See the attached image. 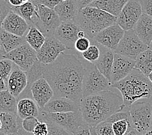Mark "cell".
Returning a JSON list of instances; mask_svg holds the SVG:
<instances>
[{"mask_svg":"<svg viewBox=\"0 0 152 135\" xmlns=\"http://www.w3.org/2000/svg\"><path fill=\"white\" fill-rule=\"evenodd\" d=\"M14 64L12 60L7 58L0 59V77L7 81Z\"/></svg>","mask_w":152,"mask_h":135,"instance_id":"836d02e7","label":"cell"},{"mask_svg":"<svg viewBox=\"0 0 152 135\" xmlns=\"http://www.w3.org/2000/svg\"><path fill=\"white\" fill-rule=\"evenodd\" d=\"M7 1H9L10 5L14 7L20 6L21 5H22L23 3H24L22 0H7Z\"/></svg>","mask_w":152,"mask_h":135,"instance_id":"f6af8a7d","label":"cell"},{"mask_svg":"<svg viewBox=\"0 0 152 135\" xmlns=\"http://www.w3.org/2000/svg\"><path fill=\"white\" fill-rule=\"evenodd\" d=\"M6 53H7L5 52V50L3 48V47L1 46V44H0V59H3Z\"/></svg>","mask_w":152,"mask_h":135,"instance_id":"bcb514c9","label":"cell"},{"mask_svg":"<svg viewBox=\"0 0 152 135\" xmlns=\"http://www.w3.org/2000/svg\"><path fill=\"white\" fill-rule=\"evenodd\" d=\"M100 55L96 63L94 64L99 71L110 81V73L114 60L115 52L110 48L99 44Z\"/></svg>","mask_w":152,"mask_h":135,"instance_id":"44dd1931","label":"cell"},{"mask_svg":"<svg viewBox=\"0 0 152 135\" xmlns=\"http://www.w3.org/2000/svg\"><path fill=\"white\" fill-rule=\"evenodd\" d=\"M39 121L37 117H28L22 120V127L29 134H32L36 125Z\"/></svg>","mask_w":152,"mask_h":135,"instance_id":"d590c367","label":"cell"},{"mask_svg":"<svg viewBox=\"0 0 152 135\" xmlns=\"http://www.w3.org/2000/svg\"><path fill=\"white\" fill-rule=\"evenodd\" d=\"M83 64L86 68L82 81L83 97L110 89L111 86L110 81L99 71L95 64L90 63Z\"/></svg>","mask_w":152,"mask_h":135,"instance_id":"8992f818","label":"cell"},{"mask_svg":"<svg viewBox=\"0 0 152 135\" xmlns=\"http://www.w3.org/2000/svg\"><path fill=\"white\" fill-rule=\"evenodd\" d=\"M67 49L66 46L54 36H45L44 43L37 52L38 60L43 64H49Z\"/></svg>","mask_w":152,"mask_h":135,"instance_id":"7c38bea8","label":"cell"},{"mask_svg":"<svg viewBox=\"0 0 152 135\" xmlns=\"http://www.w3.org/2000/svg\"><path fill=\"white\" fill-rule=\"evenodd\" d=\"M124 107L122 97L108 90L83 97L80 110L85 122L93 127Z\"/></svg>","mask_w":152,"mask_h":135,"instance_id":"7a4b0ae2","label":"cell"},{"mask_svg":"<svg viewBox=\"0 0 152 135\" xmlns=\"http://www.w3.org/2000/svg\"><path fill=\"white\" fill-rule=\"evenodd\" d=\"M91 135H114L113 123L105 120L91 127Z\"/></svg>","mask_w":152,"mask_h":135,"instance_id":"d6a6232c","label":"cell"},{"mask_svg":"<svg viewBox=\"0 0 152 135\" xmlns=\"http://www.w3.org/2000/svg\"><path fill=\"white\" fill-rule=\"evenodd\" d=\"M1 127L0 134H29L22 127V119L17 114L9 112H0Z\"/></svg>","mask_w":152,"mask_h":135,"instance_id":"ac0fdd59","label":"cell"},{"mask_svg":"<svg viewBox=\"0 0 152 135\" xmlns=\"http://www.w3.org/2000/svg\"><path fill=\"white\" fill-rule=\"evenodd\" d=\"M4 58L12 60L21 70L27 72L38 60L37 51L27 42L7 53Z\"/></svg>","mask_w":152,"mask_h":135,"instance_id":"30bf717a","label":"cell"},{"mask_svg":"<svg viewBox=\"0 0 152 135\" xmlns=\"http://www.w3.org/2000/svg\"><path fill=\"white\" fill-rule=\"evenodd\" d=\"M142 13L152 18V0H140Z\"/></svg>","mask_w":152,"mask_h":135,"instance_id":"60d3db41","label":"cell"},{"mask_svg":"<svg viewBox=\"0 0 152 135\" xmlns=\"http://www.w3.org/2000/svg\"><path fill=\"white\" fill-rule=\"evenodd\" d=\"M40 108L31 97H23L18 100L17 114L21 119L28 117H38Z\"/></svg>","mask_w":152,"mask_h":135,"instance_id":"603a6c76","label":"cell"},{"mask_svg":"<svg viewBox=\"0 0 152 135\" xmlns=\"http://www.w3.org/2000/svg\"><path fill=\"white\" fill-rule=\"evenodd\" d=\"M38 118L56 123L69 134H75L85 123L80 110L75 112H48L40 109Z\"/></svg>","mask_w":152,"mask_h":135,"instance_id":"5b68a950","label":"cell"},{"mask_svg":"<svg viewBox=\"0 0 152 135\" xmlns=\"http://www.w3.org/2000/svg\"><path fill=\"white\" fill-rule=\"evenodd\" d=\"M111 86L120 91L126 107L139 100H150L152 97V83L148 76L135 68L125 78Z\"/></svg>","mask_w":152,"mask_h":135,"instance_id":"3957f363","label":"cell"},{"mask_svg":"<svg viewBox=\"0 0 152 135\" xmlns=\"http://www.w3.org/2000/svg\"><path fill=\"white\" fill-rule=\"evenodd\" d=\"M11 10V5L7 0H0V30L5 18Z\"/></svg>","mask_w":152,"mask_h":135,"instance_id":"8d00e7d4","label":"cell"},{"mask_svg":"<svg viewBox=\"0 0 152 135\" xmlns=\"http://www.w3.org/2000/svg\"><path fill=\"white\" fill-rule=\"evenodd\" d=\"M27 83L28 78L26 72L21 70L15 64L7 79L8 90L18 100L27 87Z\"/></svg>","mask_w":152,"mask_h":135,"instance_id":"e0dca14e","label":"cell"},{"mask_svg":"<svg viewBox=\"0 0 152 135\" xmlns=\"http://www.w3.org/2000/svg\"><path fill=\"white\" fill-rule=\"evenodd\" d=\"M133 30L141 41L149 46L152 40V18L142 13Z\"/></svg>","mask_w":152,"mask_h":135,"instance_id":"7402d4cb","label":"cell"},{"mask_svg":"<svg viewBox=\"0 0 152 135\" xmlns=\"http://www.w3.org/2000/svg\"></svg>","mask_w":152,"mask_h":135,"instance_id":"11a10c76","label":"cell"},{"mask_svg":"<svg viewBox=\"0 0 152 135\" xmlns=\"http://www.w3.org/2000/svg\"><path fill=\"white\" fill-rule=\"evenodd\" d=\"M124 32L120 25L116 23L99 32L94 38V41L115 51L124 36Z\"/></svg>","mask_w":152,"mask_h":135,"instance_id":"9a60e30c","label":"cell"},{"mask_svg":"<svg viewBox=\"0 0 152 135\" xmlns=\"http://www.w3.org/2000/svg\"><path fill=\"white\" fill-rule=\"evenodd\" d=\"M135 68L148 76L152 72V50L150 48L140 53L135 59Z\"/></svg>","mask_w":152,"mask_h":135,"instance_id":"83f0119b","label":"cell"},{"mask_svg":"<svg viewBox=\"0 0 152 135\" xmlns=\"http://www.w3.org/2000/svg\"><path fill=\"white\" fill-rule=\"evenodd\" d=\"M149 48L137 35L133 30L125 31L115 53L135 60L139 55Z\"/></svg>","mask_w":152,"mask_h":135,"instance_id":"9c48e42d","label":"cell"},{"mask_svg":"<svg viewBox=\"0 0 152 135\" xmlns=\"http://www.w3.org/2000/svg\"><path fill=\"white\" fill-rule=\"evenodd\" d=\"M8 90V86H7V81L0 77V91Z\"/></svg>","mask_w":152,"mask_h":135,"instance_id":"ee69618b","label":"cell"},{"mask_svg":"<svg viewBox=\"0 0 152 135\" xmlns=\"http://www.w3.org/2000/svg\"><path fill=\"white\" fill-rule=\"evenodd\" d=\"M22 1H23V3H26V2H27V1H31V0H22Z\"/></svg>","mask_w":152,"mask_h":135,"instance_id":"816d5d0a","label":"cell"},{"mask_svg":"<svg viewBox=\"0 0 152 135\" xmlns=\"http://www.w3.org/2000/svg\"><path fill=\"white\" fill-rule=\"evenodd\" d=\"M133 128L132 120H121L113 123V130L114 135H128L129 131Z\"/></svg>","mask_w":152,"mask_h":135,"instance_id":"1f68e13d","label":"cell"},{"mask_svg":"<svg viewBox=\"0 0 152 135\" xmlns=\"http://www.w3.org/2000/svg\"><path fill=\"white\" fill-rule=\"evenodd\" d=\"M18 100L8 90L0 91V112L17 114Z\"/></svg>","mask_w":152,"mask_h":135,"instance_id":"4316f807","label":"cell"},{"mask_svg":"<svg viewBox=\"0 0 152 135\" xmlns=\"http://www.w3.org/2000/svg\"><path fill=\"white\" fill-rule=\"evenodd\" d=\"M25 36H20L5 31L2 28L0 30V44L3 47L6 53L26 43Z\"/></svg>","mask_w":152,"mask_h":135,"instance_id":"484cf974","label":"cell"},{"mask_svg":"<svg viewBox=\"0 0 152 135\" xmlns=\"http://www.w3.org/2000/svg\"><path fill=\"white\" fill-rule=\"evenodd\" d=\"M85 71L84 64L77 55L63 52L53 63L46 64L43 77L52 87L54 96L80 103Z\"/></svg>","mask_w":152,"mask_h":135,"instance_id":"6da1fadb","label":"cell"},{"mask_svg":"<svg viewBox=\"0 0 152 135\" xmlns=\"http://www.w3.org/2000/svg\"><path fill=\"white\" fill-rule=\"evenodd\" d=\"M1 125H2L1 121V120H0V129H1Z\"/></svg>","mask_w":152,"mask_h":135,"instance_id":"f5cc1de1","label":"cell"},{"mask_svg":"<svg viewBox=\"0 0 152 135\" xmlns=\"http://www.w3.org/2000/svg\"><path fill=\"white\" fill-rule=\"evenodd\" d=\"M80 103L66 97L53 96L43 107L42 111L48 112H66L78 111Z\"/></svg>","mask_w":152,"mask_h":135,"instance_id":"ffe728a7","label":"cell"},{"mask_svg":"<svg viewBox=\"0 0 152 135\" xmlns=\"http://www.w3.org/2000/svg\"><path fill=\"white\" fill-rule=\"evenodd\" d=\"M26 42L35 51L40 48L45 41V36L35 26H31L25 35Z\"/></svg>","mask_w":152,"mask_h":135,"instance_id":"f546056e","label":"cell"},{"mask_svg":"<svg viewBox=\"0 0 152 135\" xmlns=\"http://www.w3.org/2000/svg\"><path fill=\"white\" fill-rule=\"evenodd\" d=\"M138 134H141L139 131H137L135 128H133L131 131H129L128 135H138Z\"/></svg>","mask_w":152,"mask_h":135,"instance_id":"7dc6e473","label":"cell"},{"mask_svg":"<svg viewBox=\"0 0 152 135\" xmlns=\"http://www.w3.org/2000/svg\"><path fill=\"white\" fill-rule=\"evenodd\" d=\"M61 21L73 20L79 11L77 0H61L54 9Z\"/></svg>","mask_w":152,"mask_h":135,"instance_id":"cb8c5ba5","label":"cell"},{"mask_svg":"<svg viewBox=\"0 0 152 135\" xmlns=\"http://www.w3.org/2000/svg\"><path fill=\"white\" fill-rule=\"evenodd\" d=\"M91 127H90L88 123H86L85 122L84 124H82V125L79 127V129H78L76 135H78V134L91 135Z\"/></svg>","mask_w":152,"mask_h":135,"instance_id":"b9f144b4","label":"cell"},{"mask_svg":"<svg viewBox=\"0 0 152 135\" xmlns=\"http://www.w3.org/2000/svg\"><path fill=\"white\" fill-rule=\"evenodd\" d=\"M134 127L145 134L152 127V103L148 101H135L129 107Z\"/></svg>","mask_w":152,"mask_h":135,"instance_id":"ba28073f","label":"cell"},{"mask_svg":"<svg viewBox=\"0 0 152 135\" xmlns=\"http://www.w3.org/2000/svg\"><path fill=\"white\" fill-rule=\"evenodd\" d=\"M81 30L73 20L61 21L54 36L66 46L67 49H75V43L78 38V34Z\"/></svg>","mask_w":152,"mask_h":135,"instance_id":"4fadbf2b","label":"cell"},{"mask_svg":"<svg viewBox=\"0 0 152 135\" xmlns=\"http://www.w3.org/2000/svg\"><path fill=\"white\" fill-rule=\"evenodd\" d=\"M135 60L115 53L114 60L110 73L111 85L125 78L135 68Z\"/></svg>","mask_w":152,"mask_h":135,"instance_id":"5bb4252c","label":"cell"},{"mask_svg":"<svg viewBox=\"0 0 152 135\" xmlns=\"http://www.w3.org/2000/svg\"><path fill=\"white\" fill-rule=\"evenodd\" d=\"M2 28L12 34L25 36L30 25L24 18L11 10L3 21Z\"/></svg>","mask_w":152,"mask_h":135,"instance_id":"d6986e66","label":"cell"},{"mask_svg":"<svg viewBox=\"0 0 152 135\" xmlns=\"http://www.w3.org/2000/svg\"><path fill=\"white\" fill-rule=\"evenodd\" d=\"M31 91L32 98L37 102L41 110L54 96L52 87L43 77L32 84Z\"/></svg>","mask_w":152,"mask_h":135,"instance_id":"2e32d148","label":"cell"},{"mask_svg":"<svg viewBox=\"0 0 152 135\" xmlns=\"http://www.w3.org/2000/svg\"><path fill=\"white\" fill-rule=\"evenodd\" d=\"M44 121H45L48 125V135L69 134L66 131L61 128V127L56 125V123L50 121H47V120H44Z\"/></svg>","mask_w":152,"mask_h":135,"instance_id":"f35d334b","label":"cell"},{"mask_svg":"<svg viewBox=\"0 0 152 135\" xmlns=\"http://www.w3.org/2000/svg\"><path fill=\"white\" fill-rule=\"evenodd\" d=\"M145 134L146 135H152V127H151V128L147 131Z\"/></svg>","mask_w":152,"mask_h":135,"instance_id":"c3c4849f","label":"cell"},{"mask_svg":"<svg viewBox=\"0 0 152 135\" xmlns=\"http://www.w3.org/2000/svg\"><path fill=\"white\" fill-rule=\"evenodd\" d=\"M127 1L128 0H94L89 6L102 9L117 16Z\"/></svg>","mask_w":152,"mask_h":135,"instance_id":"d4e9b609","label":"cell"},{"mask_svg":"<svg viewBox=\"0 0 152 135\" xmlns=\"http://www.w3.org/2000/svg\"><path fill=\"white\" fill-rule=\"evenodd\" d=\"M61 0H31L34 4L42 5L54 9Z\"/></svg>","mask_w":152,"mask_h":135,"instance_id":"ab89813d","label":"cell"},{"mask_svg":"<svg viewBox=\"0 0 152 135\" xmlns=\"http://www.w3.org/2000/svg\"><path fill=\"white\" fill-rule=\"evenodd\" d=\"M11 9L24 18L30 27L32 26V20L36 14V5L33 3L29 1L20 6H11Z\"/></svg>","mask_w":152,"mask_h":135,"instance_id":"f1b7e54d","label":"cell"},{"mask_svg":"<svg viewBox=\"0 0 152 135\" xmlns=\"http://www.w3.org/2000/svg\"><path fill=\"white\" fill-rule=\"evenodd\" d=\"M73 20L86 32L87 37L94 40L104 29L117 23V16L102 9L88 6L80 9Z\"/></svg>","mask_w":152,"mask_h":135,"instance_id":"277c9868","label":"cell"},{"mask_svg":"<svg viewBox=\"0 0 152 135\" xmlns=\"http://www.w3.org/2000/svg\"><path fill=\"white\" fill-rule=\"evenodd\" d=\"M142 14L140 0H128L117 16V24L124 31L133 30Z\"/></svg>","mask_w":152,"mask_h":135,"instance_id":"8fae6325","label":"cell"},{"mask_svg":"<svg viewBox=\"0 0 152 135\" xmlns=\"http://www.w3.org/2000/svg\"><path fill=\"white\" fill-rule=\"evenodd\" d=\"M39 120V119H38ZM48 125L45 121L43 120H39L37 125L32 132L34 135H48Z\"/></svg>","mask_w":152,"mask_h":135,"instance_id":"74e56055","label":"cell"},{"mask_svg":"<svg viewBox=\"0 0 152 135\" xmlns=\"http://www.w3.org/2000/svg\"><path fill=\"white\" fill-rule=\"evenodd\" d=\"M79 10L84 8L86 7L89 6L94 0H77Z\"/></svg>","mask_w":152,"mask_h":135,"instance_id":"7bdbcfd3","label":"cell"},{"mask_svg":"<svg viewBox=\"0 0 152 135\" xmlns=\"http://www.w3.org/2000/svg\"><path fill=\"white\" fill-rule=\"evenodd\" d=\"M91 41L92 44L88 49L81 53L77 52V56L81 57V58L88 63L95 64L100 57V49L99 43L95 42L94 40H91Z\"/></svg>","mask_w":152,"mask_h":135,"instance_id":"4dcf8cb0","label":"cell"},{"mask_svg":"<svg viewBox=\"0 0 152 135\" xmlns=\"http://www.w3.org/2000/svg\"><path fill=\"white\" fill-rule=\"evenodd\" d=\"M36 14L32 20V26L37 27L45 36H54L58 27L61 23L55 9L34 4Z\"/></svg>","mask_w":152,"mask_h":135,"instance_id":"52a82bcc","label":"cell"},{"mask_svg":"<svg viewBox=\"0 0 152 135\" xmlns=\"http://www.w3.org/2000/svg\"></svg>","mask_w":152,"mask_h":135,"instance_id":"db71d44e","label":"cell"},{"mask_svg":"<svg viewBox=\"0 0 152 135\" xmlns=\"http://www.w3.org/2000/svg\"><path fill=\"white\" fill-rule=\"evenodd\" d=\"M148 78H149V79H150V81H151V83H152V72L150 73V74L148 75Z\"/></svg>","mask_w":152,"mask_h":135,"instance_id":"681fc988","label":"cell"},{"mask_svg":"<svg viewBox=\"0 0 152 135\" xmlns=\"http://www.w3.org/2000/svg\"><path fill=\"white\" fill-rule=\"evenodd\" d=\"M91 44V41L88 37L78 38L75 43V49L77 52L81 53L88 49V47Z\"/></svg>","mask_w":152,"mask_h":135,"instance_id":"e575fe53","label":"cell"},{"mask_svg":"<svg viewBox=\"0 0 152 135\" xmlns=\"http://www.w3.org/2000/svg\"><path fill=\"white\" fill-rule=\"evenodd\" d=\"M149 48L152 50V40H151V41L150 45H149Z\"/></svg>","mask_w":152,"mask_h":135,"instance_id":"f907efd6","label":"cell"}]
</instances>
